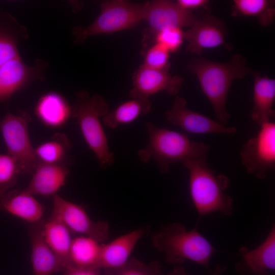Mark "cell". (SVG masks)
Masks as SVG:
<instances>
[{
    "mask_svg": "<svg viewBox=\"0 0 275 275\" xmlns=\"http://www.w3.org/2000/svg\"><path fill=\"white\" fill-rule=\"evenodd\" d=\"M39 120L51 128L62 126L71 117V106L60 94L48 93L40 97L35 109Z\"/></svg>",
    "mask_w": 275,
    "mask_h": 275,
    "instance_id": "7402d4cb",
    "label": "cell"
},
{
    "mask_svg": "<svg viewBox=\"0 0 275 275\" xmlns=\"http://www.w3.org/2000/svg\"><path fill=\"white\" fill-rule=\"evenodd\" d=\"M169 58L170 52L162 45L155 43L146 52L143 65L153 69L170 70Z\"/></svg>",
    "mask_w": 275,
    "mask_h": 275,
    "instance_id": "4dcf8cb0",
    "label": "cell"
},
{
    "mask_svg": "<svg viewBox=\"0 0 275 275\" xmlns=\"http://www.w3.org/2000/svg\"><path fill=\"white\" fill-rule=\"evenodd\" d=\"M102 244L96 240L80 235L72 239L70 248L69 268L97 269Z\"/></svg>",
    "mask_w": 275,
    "mask_h": 275,
    "instance_id": "603a6c76",
    "label": "cell"
},
{
    "mask_svg": "<svg viewBox=\"0 0 275 275\" xmlns=\"http://www.w3.org/2000/svg\"><path fill=\"white\" fill-rule=\"evenodd\" d=\"M71 148V143L66 135L57 132L35 148V154L38 162L59 163Z\"/></svg>",
    "mask_w": 275,
    "mask_h": 275,
    "instance_id": "4316f807",
    "label": "cell"
},
{
    "mask_svg": "<svg viewBox=\"0 0 275 275\" xmlns=\"http://www.w3.org/2000/svg\"><path fill=\"white\" fill-rule=\"evenodd\" d=\"M103 270L105 275H166L158 261L147 264L134 257L121 266Z\"/></svg>",
    "mask_w": 275,
    "mask_h": 275,
    "instance_id": "83f0119b",
    "label": "cell"
},
{
    "mask_svg": "<svg viewBox=\"0 0 275 275\" xmlns=\"http://www.w3.org/2000/svg\"><path fill=\"white\" fill-rule=\"evenodd\" d=\"M149 231V227H143L114 239L106 244H102L98 268L109 269L123 265L139 241Z\"/></svg>",
    "mask_w": 275,
    "mask_h": 275,
    "instance_id": "e0dca14e",
    "label": "cell"
},
{
    "mask_svg": "<svg viewBox=\"0 0 275 275\" xmlns=\"http://www.w3.org/2000/svg\"><path fill=\"white\" fill-rule=\"evenodd\" d=\"M151 239L153 246L163 254L166 262L175 265L189 260L210 271L209 261L216 250L197 227L187 230L179 223L163 225L152 235Z\"/></svg>",
    "mask_w": 275,
    "mask_h": 275,
    "instance_id": "3957f363",
    "label": "cell"
},
{
    "mask_svg": "<svg viewBox=\"0 0 275 275\" xmlns=\"http://www.w3.org/2000/svg\"><path fill=\"white\" fill-rule=\"evenodd\" d=\"M131 98L106 114L102 118L103 124L107 127L115 129L121 125L130 123L140 116L150 112L151 107L150 99Z\"/></svg>",
    "mask_w": 275,
    "mask_h": 275,
    "instance_id": "cb8c5ba5",
    "label": "cell"
},
{
    "mask_svg": "<svg viewBox=\"0 0 275 275\" xmlns=\"http://www.w3.org/2000/svg\"><path fill=\"white\" fill-rule=\"evenodd\" d=\"M239 252L241 259L235 266L239 275H270L275 269V225L257 247L241 246Z\"/></svg>",
    "mask_w": 275,
    "mask_h": 275,
    "instance_id": "9a60e30c",
    "label": "cell"
},
{
    "mask_svg": "<svg viewBox=\"0 0 275 275\" xmlns=\"http://www.w3.org/2000/svg\"><path fill=\"white\" fill-rule=\"evenodd\" d=\"M20 166L16 160L7 153H0V196L13 187L22 175Z\"/></svg>",
    "mask_w": 275,
    "mask_h": 275,
    "instance_id": "f1b7e54d",
    "label": "cell"
},
{
    "mask_svg": "<svg viewBox=\"0 0 275 275\" xmlns=\"http://www.w3.org/2000/svg\"><path fill=\"white\" fill-rule=\"evenodd\" d=\"M31 120L28 113L19 111L15 114L7 113L0 122L7 153L16 160L22 174H33L38 163L29 136Z\"/></svg>",
    "mask_w": 275,
    "mask_h": 275,
    "instance_id": "52a82bcc",
    "label": "cell"
},
{
    "mask_svg": "<svg viewBox=\"0 0 275 275\" xmlns=\"http://www.w3.org/2000/svg\"><path fill=\"white\" fill-rule=\"evenodd\" d=\"M68 174L69 169L62 163L38 162L24 190L33 196L53 197L65 185Z\"/></svg>",
    "mask_w": 275,
    "mask_h": 275,
    "instance_id": "ac0fdd59",
    "label": "cell"
},
{
    "mask_svg": "<svg viewBox=\"0 0 275 275\" xmlns=\"http://www.w3.org/2000/svg\"><path fill=\"white\" fill-rule=\"evenodd\" d=\"M209 3L207 0H178L176 2L182 9L190 12L200 8H207Z\"/></svg>",
    "mask_w": 275,
    "mask_h": 275,
    "instance_id": "1f68e13d",
    "label": "cell"
},
{
    "mask_svg": "<svg viewBox=\"0 0 275 275\" xmlns=\"http://www.w3.org/2000/svg\"><path fill=\"white\" fill-rule=\"evenodd\" d=\"M183 78L171 75L169 70L153 69L141 65L133 77L131 98L149 99V97L161 91L171 95L177 94L183 84Z\"/></svg>",
    "mask_w": 275,
    "mask_h": 275,
    "instance_id": "4fadbf2b",
    "label": "cell"
},
{
    "mask_svg": "<svg viewBox=\"0 0 275 275\" xmlns=\"http://www.w3.org/2000/svg\"><path fill=\"white\" fill-rule=\"evenodd\" d=\"M260 127L243 145L240 156L248 173L263 179L275 166V123L270 121Z\"/></svg>",
    "mask_w": 275,
    "mask_h": 275,
    "instance_id": "ba28073f",
    "label": "cell"
},
{
    "mask_svg": "<svg viewBox=\"0 0 275 275\" xmlns=\"http://www.w3.org/2000/svg\"><path fill=\"white\" fill-rule=\"evenodd\" d=\"M182 163L189 171L190 196L199 219L214 212L231 215L233 199L225 192L230 185V179L211 169L206 156L188 159Z\"/></svg>",
    "mask_w": 275,
    "mask_h": 275,
    "instance_id": "7a4b0ae2",
    "label": "cell"
},
{
    "mask_svg": "<svg viewBox=\"0 0 275 275\" xmlns=\"http://www.w3.org/2000/svg\"><path fill=\"white\" fill-rule=\"evenodd\" d=\"M146 128L148 143L139 151L138 157L144 163L153 159L163 174L169 172L172 164L205 156L210 150L208 145L193 141L185 134L157 127L150 122L146 123Z\"/></svg>",
    "mask_w": 275,
    "mask_h": 275,
    "instance_id": "277c9868",
    "label": "cell"
},
{
    "mask_svg": "<svg viewBox=\"0 0 275 275\" xmlns=\"http://www.w3.org/2000/svg\"><path fill=\"white\" fill-rule=\"evenodd\" d=\"M0 211L33 224L43 219L45 209L34 196L24 189H15L0 196Z\"/></svg>",
    "mask_w": 275,
    "mask_h": 275,
    "instance_id": "d6986e66",
    "label": "cell"
},
{
    "mask_svg": "<svg viewBox=\"0 0 275 275\" xmlns=\"http://www.w3.org/2000/svg\"><path fill=\"white\" fill-rule=\"evenodd\" d=\"M232 16L256 18L263 26H269L274 21V1L270 0H234L232 7Z\"/></svg>",
    "mask_w": 275,
    "mask_h": 275,
    "instance_id": "484cf974",
    "label": "cell"
},
{
    "mask_svg": "<svg viewBox=\"0 0 275 275\" xmlns=\"http://www.w3.org/2000/svg\"><path fill=\"white\" fill-rule=\"evenodd\" d=\"M185 39V33L178 27H168L159 31L155 35L154 41L170 52L177 51Z\"/></svg>",
    "mask_w": 275,
    "mask_h": 275,
    "instance_id": "f546056e",
    "label": "cell"
},
{
    "mask_svg": "<svg viewBox=\"0 0 275 275\" xmlns=\"http://www.w3.org/2000/svg\"><path fill=\"white\" fill-rule=\"evenodd\" d=\"M108 112V105L101 95L91 96L84 90L77 92L71 105V117L76 120L85 142L102 169L112 166L115 159L100 120Z\"/></svg>",
    "mask_w": 275,
    "mask_h": 275,
    "instance_id": "5b68a950",
    "label": "cell"
},
{
    "mask_svg": "<svg viewBox=\"0 0 275 275\" xmlns=\"http://www.w3.org/2000/svg\"><path fill=\"white\" fill-rule=\"evenodd\" d=\"M100 6L99 15L89 26L72 29L75 43H81L91 36L133 28L144 20V4L115 0L102 3Z\"/></svg>",
    "mask_w": 275,
    "mask_h": 275,
    "instance_id": "8992f818",
    "label": "cell"
},
{
    "mask_svg": "<svg viewBox=\"0 0 275 275\" xmlns=\"http://www.w3.org/2000/svg\"><path fill=\"white\" fill-rule=\"evenodd\" d=\"M28 38L27 28L0 8V67L20 56L17 43Z\"/></svg>",
    "mask_w": 275,
    "mask_h": 275,
    "instance_id": "44dd1931",
    "label": "cell"
},
{
    "mask_svg": "<svg viewBox=\"0 0 275 275\" xmlns=\"http://www.w3.org/2000/svg\"><path fill=\"white\" fill-rule=\"evenodd\" d=\"M187 67L197 76L204 94L212 106L216 121L225 125L230 118L226 102L232 82L253 72L246 65L245 60L240 54L234 55L227 63L197 58L190 60Z\"/></svg>",
    "mask_w": 275,
    "mask_h": 275,
    "instance_id": "6da1fadb",
    "label": "cell"
},
{
    "mask_svg": "<svg viewBox=\"0 0 275 275\" xmlns=\"http://www.w3.org/2000/svg\"><path fill=\"white\" fill-rule=\"evenodd\" d=\"M44 219L30 224L31 243V259L34 275H51L65 271V263L53 252L46 242L43 234Z\"/></svg>",
    "mask_w": 275,
    "mask_h": 275,
    "instance_id": "2e32d148",
    "label": "cell"
},
{
    "mask_svg": "<svg viewBox=\"0 0 275 275\" xmlns=\"http://www.w3.org/2000/svg\"><path fill=\"white\" fill-rule=\"evenodd\" d=\"M64 272V275H100L97 269L69 268Z\"/></svg>",
    "mask_w": 275,
    "mask_h": 275,
    "instance_id": "836d02e7",
    "label": "cell"
},
{
    "mask_svg": "<svg viewBox=\"0 0 275 275\" xmlns=\"http://www.w3.org/2000/svg\"><path fill=\"white\" fill-rule=\"evenodd\" d=\"M43 234L47 243L65 263L68 269V256L72 241L71 232L60 221L51 215L43 221Z\"/></svg>",
    "mask_w": 275,
    "mask_h": 275,
    "instance_id": "d4e9b609",
    "label": "cell"
},
{
    "mask_svg": "<svg viewBox=\"0 0 275 275\" xmlns=\"http://www.w3.org/2000/svg\"><path fill=\"white\" fill-rule=\"evenodd\" d=\"M52 203L51 216L64 224L71 233L88 236L99 242L107 239L109 226L107 222L92 221L82 207L58 194L52 197Z\"/></svg>",
    "mask_w": 275,
    "mask_h": 275,
    "instance_id": "30bf717a",
    "label": "cell"
},
{
    "mask_svg": "<svg viewBox=\"0 0 275 275\" xmlns=\"http://www.w3.org/2000/svg\"><path fill=\"white\" fill-rule=\"evenodd\" d=\"M186 100L176 96L172 108L166 113L167 120L171 124L179 126L186 131L195 133H218L233 135L237 129L228 127L208 117L194 112L186 106Z\"/></svg>",
    "mask_w": 275,
    "mask_h": 275,
    "instance_id": "7c38bea8",
    "label": "cell"
},
{
    "mask_svg": "<svg viewBox=\"0 0 275 275\" xmlns=\"http://www.w3.org/2000/svg\"><path fill=\"white\" fill-rule=\"evenodd\" d=\"M185 33L187 50L199 54L206 49L221 45L230 48L225 40L226 28L221 19L211 15L200 17Z\"/></svg>",
    "mask_w": 275,
    "mask_h": 275,
    "instance_id": "5bb4252c",
    "label": "cell"
},
{
    "mask_svg": "<svg viewBox=\"0 0 275 275\" xmlns=\"http://www.w3.org/2000/svg\"><path fill=\"white\" fill-rule=\"evenodd\" d=\"M48 63L38 59L26 65L18 57L0 67V102L9 99L17 91L36 80H43Z\"/></svg>",
    "mask_w": 275,
    "mask_h": 275,
    "instance_id": "8fae6325",
    "label": "cell"
},
{
    "mask_svg": "<svg viewBox=\"0 0 275 275\" xmlns=\"http://www.w3.org/2000/svg\"><path fill=\"white\" fill-rule=\"evenodd\" d=\"M144 6V20L147 22L148 28L145 31L142 42L146 46L154 41L156 34L163 29L190 28L200 17L170 1H149L145 3Z\"/></svg>",
    "mask_w": 275,
    "mask_h": 275,
    "instance_id": "9c48e42d",
    "label": "cell"
},
{
    "mask_svg": "<svg viewBox=\"0 0 275 275\" xmlns=\"http://www.w3.org/2000/svg\"><path fill=\"white\" fill-rule=\"evenodd\" d=\"M254 82L251 118L258 125L270 121L274 116L275 80L253 71Z\"/></svg>",
    "mask_w": 275,
    "mask_h": 275,
    "instance_id": "ffe728a7",
    "label": "cell"
},
{
    "mask_svg": "<svg viewBox=\"0 0 275 275\" xmlns=\"http://www.w3.org/2000/svg\"><path fill=\"white\" fill-rule=\"evenodd\" d=\"M226 269L225 265L217 264L214 269L211 272V275H222ZM166 275H190L187 273L182 265H175L172 271Z\"/></svg>",
    "mask_w": 275,
    "mask_h": 275,
    "instance_id": "d6a6232c",
    "label": "cell"
}]
</instances>
